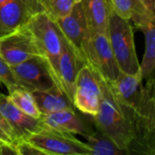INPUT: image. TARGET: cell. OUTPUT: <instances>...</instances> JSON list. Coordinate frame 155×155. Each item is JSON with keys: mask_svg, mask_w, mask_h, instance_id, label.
Segmentation results:
<instances>
[{"mask_svg": "<svg viewBox=\"0 0 155 155\" xmlns=\"http://www.w3.org/2000/svg\"><path fill=\"white\" fill-rule=\"evenodd\" d=\"M97 76L102 96L94 120L99 133L128 155H154L155 121L142 116L133 107L122 103L107 82Z\"/></svg>", "mask_w": 155, "mask_h": 155, "instance_id": "1", "label": "cell"}, {"mask_svg": "<svg viewBox=\"0 0 155 155\" xmlns=\"http://www.w3.org/2000/svg\"><path fill=\"white\" fill-rule=\"evenodd\" d=\"M26 25L35 38L41 56L48 65L56 85L60 88L58 64L62 51V34L54 19L45 10L34 15Z\"/></svg>", "mask_w": 155, "mask_h": 155, "instance_id": "2", "label": "cell"}, {"mask_svg": "<svg viewBox=\"0 0 155 155\" xmlns=\"http://www.w3.org/2000/svg\"><path fill=\"white\" fill-rule=\"evenodd\" d=\"M108 39L121 72L134 74L140 70L137 58L134 34L130 21L112 12L107 28Z\"/></svg>", "mask_w": 155, "mask_h": 155, "instance_id": "3", "label": "cell"}, {"mask_svg": "<svg viewBox=\"0 0 155 155\" xmlns=\"http://www.w3.org/2000/svg\"><path fill=\"white\" fill-rule=\"evenodd\" d=\"M84 64L106 81H114L120 74L107 33H89L84 45Z\"/></svg>", "mask_w": 155, "mask_h": 155, "instance_id": "4", "label": "cell"}, {"mask_svg": "<svg viewBox=\"0 0 155 155\" xmlns=\"http://www.w3.org/2000/svg\"><path fill=\"white\" fill-rule=\"evenodd\" d=\"M25 140L40 149L45 155H92L87 143L75 138L73 134L44 125Z\"/></svg>", "mask_w": 155, "mask_h": 155, "instance_id": "5", "label": "cell"}, {"mask_svg": "<svg viewBox=\"0 0 155 155\" xmlns=\"http://www.w3.org/2000/svg\"><path fill=\"white\" fill-rule=\"evenodd\" d=\"M102 91L97 74L84 64L78 71L73 97L74 107L83 114L95 116L100 108Z\"/></svg>", "mask_w": 155, "mask_h": 155, "instance_id": "6", "label": "cell"}, {"mask_svg": "<svg viewBox=\"0 0 155 155\" xmlns=\"http://www.w3.org/2000/svg\"><path fill=\"white\" fill-rule=\"evenodd\" d=\"M11 67L20 85L26 91H45L56 85L46 62L39 55Z\"/></svg>", "mask_w": 155, "mask_h": 155, "instance_id": "7", "label": "cell"}, {"mask_svg": "<svg viewBox=\"0 0 155 155\" xmlns=\"http://www.w3.org/2000/svg\"><path fill=\"white\" fill-rule=\"evenodd\" d=\"M0 55L10 65L17 64L33 56H41L35 38L26 25L0 37Z\"/></svg>", "mask_w": 155, "mask_h": 155, "instance_id": "8", "label": "cell"}, {"mask_svg": "<svg viewBox=\"0 0 155 155\" xmlns=\"http://www.w3.org/2000/svg\"><path fill=\"white\" fill-rule=\"evenodd\" d=\"M45 10L37 0H0V37L24 26L34 15Z\"/></svg>", "mask_w": 155, "mask_h": 155, "instance_id": "9", "label": "cell"}, {"mask_svg": "<svg viewBox=\"0 0 155 155\" xmlns=\"http://www.w3.org/2000/svg\"><path fill=\"white\" fill-rule=\"evenodd\" d=\"M54 21L64 40L73 49L78 59L84 64V45L89 34V29L81 2L75 3L72 11L67 15L56 18Z\"/></svg>", "mask_w": 155, "mask_h": 155, "instance_id": "10", "label": "cell"}, {"mask_svg": "<svg viewBox=\"0 0 155 155\" xmlns=\"http://www.w3.org/2000/svg\"><path fill=\"white\" fill-rule=\"evenodd\" d=\"M0 113L11 126L17 142L25 140L42 127L40 119L32 117L18 109L9 99L8 95L0 93Z\"/></svg>", "mask_w": 155, "mask_h": 155, "instance_id": "11", "label": "cell"}, {"mask_svg": "<svg viewBox=\"0 0 155 155\" xmlns=\"http://www.w3.org/2000/svg\"><path fill=\"white\" fill-rule=\"evenodd\" d=\"M62 35V51L58 64L60 88L73 104L74 84L79 69L84 65ZM74 105V104H73Z\"/></svg>", "mask_w": 155, "mask_h": 155, "instance_id": "12", "label": "cell"}, {"mask_svg": "<svg viewBox=\"0 0 155 155\" xmlns=\"http://www.w3.org/2000/svg\"><path fill=\"white\" fill-rule=\"evenodd\" d=\"M42 124L50 129L85 136L89 133L85 124L75 114L74 109H64L55 113L41 114Z\"/></svg>", "mask_w": 155, "mask_h": 155, "instance_id": "13", "label": "cell"}, {"mask_svg": "<svg viewBox=\"0 0 155 155\" xmlns=\"http://www.w3.org/2000/svg\"><path fill=\"white\" fill-rule=\"evenodd\" d=\"M81 4L89 33H107L113 12L110 0H82Z\"/></svg>", "mask_w": 155, "mask_h": 155, "instance_id": "14", "label": "cell"}, {"mask_svg": "<svg viewBox=\"0 0 155 155\" xmlns=\"http://www.w3.org/2000/svg\"><path fill=\"white\" fill-rule=\"evenodd\" d=\"M112 10L123 19L134 21L137 27L155 20V13L151 12L140 0H110Z\"/></svg>", "mask_w": 155, "mask_h": 155, "instance_id": "15", "label": "cell"}, {"mask_svg": "<svg viewBox=\"0 0 155 155\" xmlns=\"http://www.w3.org/2000/svg\"><path fill=\"white\" fill-rule=\"evenodd\" d=\"M31 94L41 114L55 113L64 109H75L57 85L45 91H34Z\"/></svg>", "mask_w": 155, "mask_h": 155, "instance_id": "16", "label": "cell"}, {"mask_svg": "<svg viewBox=\"0 0 155 155\" xmlns=\"http://www.w3.org/2000/svg\"><path fill=\"white\" fill-rule=\"evenodd\" d=\"M138 29L143 32L145 37V50L140 71L143 81H148L154 78L155 68V24L154 21H150L137 26Z\"/></svg>", "mask_w": 155, "mask_h": 155, "instance_id": "17", "label": "cell"}, {"mask_svg": "<svg viewBox=\"0 0 155 155\" xmlns=\"http://www.w3.org/2000/svg\"><path fill=\"white\" fill-rule=\"evenodd\" d=\"M84 137L87 141L92 155H128L101 133L89 134Z\"/></svg>", "mask_w": 155, "mask_h": 155, "instance_id": "18", "label": "cell"}, {"mask_svg": "<svg viewBox=\"0 0 155 155\" xmlns=\"http://www.w3.org/2000/svg\"><path fill=\"white\" fill-rule=\"evenodd\" d=\"M8 97L10 101L25 114L37 119L40 118L41 113L37 108L31 92L25 89H16L9 93Z\"/></svg>", "mask_w": 155, "mask_h": 155, "instance_id": "19", "label": "cell"}, {"mask_svg": "<svg viewBox=\"0 0 155 155\" xmlns=\"http://www.w3.org/2000/svg\"><path fill=\"white\" fill-rule=\"evenodd\" d=\"M0 84H3L9 93L16 90L23 89L20 85L11 65L0 55Z\"/></svg>", "mask_w": 155, "mask_h": 155, "instance_id": "20", "label": "cell"}, {"mask_svg": "<svg viewBox=\"0 0 155 155\" xmlns=\"http://www.w3.org/2000/svg\"><path fill=\"white\" fill-rule=\"evenodd\" d=\"M74 4V0H49L47 12L54 19L62 18L72 11Z\"/></svg>", "mask_w": 155, "mask_h": 155, "instance_id": "21", "label": "cell"}, {"mask_svg": "<svg viewBox=\"0 0 155 155\" xmlns=\"http://www.w3.org/2000/svg\"><path fill=\"white\" fill-rule=\"evenodd\" d=\"M0 140L12 145H15L17 143V139L11 126L9 125V124L7 123V121L2 115L1 113H0Z\"/></svg>", "mask_w": 155, "mask_h": 155, "instance_id": "22", "label": "cell"}, {"mask_svg": "<svg viewBox=\"0 0 155 155\" xmlns=\"http://www.w3.org/2000/svg\"><path fill=\"white\" fill-rule=\"evenodd\" d=\"M15 149L16 155H45L40 149H38L26 140L17 142L15 144Z\"/></svg>", "mask_w": 155, "mask_h": 155, "instance_id": "23", "label": "cell"}, {"mask_svg": "<svg viewBox=\"0 0 155 155\" xmlns=\"http://www.w3.org/2000/svg\"><path fill=\"white\" fill-rule=\"evenodd\" d=\"M147 9H149L151 12L155 13V0H140Z\"/></svg>", "mask_w": 155, "mask_h": 155, "instance_id": "24", "label": "cell"}, {"mask_svg": "<svg viewBox=\"0 0 155 155\" xmlns=\"http://www.w3.org/2000/svg\"><path fill=\"white\" fill-rule=\"evenodd\" d=\"M37 2L45 9V11H47L48 9V3H49V0H37Z\"/></svg>", "mask_w": 155, "mask_h": 155, "instance_id": "25", "label": "cell"}, {"mask_svg": "<svg viewBox=\"0 0 155 155\" xmlns=\"http://www.w3.org/2000/svg\"><path fill=\"white\" fill-rule=\"evenodd\" d=\"M5 143V142H3V141L0 140V155H1V146H2V143Z\"/></svg>", "mask_w": 155, "mask_h": 155, "instance_id": "26", "label": "cell"}, {"mask_svg": "<svg viewBox=\"0 0 155 155\" xmlns=\"http://www.w3.org/2000/svg\"><path fill=\"white\" fill-rule=\"evenodd\" d=\"M82 0H74V3H80Z\"/></svg>", "mask_w": 155, "mask_h": 155, "instance_id": "27", "label": "cell"}]
</instances>
